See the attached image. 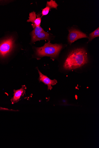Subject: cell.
<instances>
[{"label":"cell","instance_id":"cell-1","mask_svg":"<svg viewBox=\"0 0 99 148\" xmlns=\"http://www.w3.org/2000/svg\"><path fill=\"white\" fill-rule=\"evenodd\" d=\"M88 62L87 53L83 48L78 49L70 53L66 60L64 68L66 70L77 69Z\"/></svg>","mask_w":99,"mask_h":148},{"label":"cell","instance_id":"cell-2","mask_svg":"<svg viewBox=\"0 0 99 148\" xmlns=\"http://www.w3.org/2000/svg\"><path fill=\"white\" fill-rule=\"evenodd\" d=\"M62 47L61 45L51 44L49 41L44 46L36 48V55L40 57L48 56L54 58L58 56Z\"/></svg>","mask_w":99,"mask_h":148},{"label":"cell","instance_id":"cell-3","mask_svg":"<svg viewBox=\"0 0 99 148\" xmlns=\"http://www.w3.org/2000/svg\"><path fill=\"white\" fill-rule=\"evenodd\" d=\"M15 46V40L12 37L7 38L0 42V56H7L12 51Z\"/></svg>","mask_w":99,"mask_h":148},{"label":"cell","instance_id":"cell-4","mask_svg":"<svg viewBox=\"0 0 99 148\" xmlns=\"http://www.w3.org/2000/svg\"><path fill=\"white\" fill-rule=\"evenodd\" d=\"M31 35L32 43L40 40H48L50 38L49 34L44 31L40 26L34 28L31 33Z\"/></svg>","mask_w":99,"mask_h":148},{"label":"cell","instance_id":"cell-5","mask_svg":"<svg viewBox=\"0 0 99 148\" xmlns=\"http://www.w3.org/2000/svg\"><path fill=\"white\" fill-rule=\"evenodd\" d=\"M69 32L68 41L70 44H72L78 39L88 37L86 34L76 29H71L69 30Z\"/></svg>","mask_w":99,"mask_h":148},{"label":"cell","instance_id":"cell-6","mask_svg":"<svg viewBox=\"0 0 99 148\" xmlns=\"http://www.w3.org/2000/svg\"><path fill=\"white\" fill-rule=\"evenodd\" d=\"M39 74V82H43L48 86V90H51L53 88L52 86H54L57 83V80L55 79L52 80L42 74L38 69Z\"/></svg>","mask_w":99,"mask_h":148},{"label":"cell","instance_id":"cell-7","mask_svg":"<svg viewBox=\"0 0 99 148\" xmlns=\"http://www.w3.org/2000/svg\"><path fill=\"white\" fill-rule=\"evenodd\" d=\"M29 19L27 21L28 22H31L33 23L32 25L33 28L36 27L40 26L41 19L39 15H37L36 13L33 11L30 14Z\"/></svg>","mask_w":99,"mask_h":148},{"label":"cell","instance_id":"cell-8","mask_svg":"<svg viewBox=\"0 0 99 148\" xmlns=\"http://www.w3.org/2000/svg\"><path fill=\"white\" fill-rule=\"evenodd\" d=\"M26 87L24 86L20 89L17 90H14L13 97L11 100L12 103L14 104L18 102L20 100L21 97L25 93Z\"/></svg>","mask_w":99,"mask_h":148},{"label":"cell","instance_id":"cell-9","mask_svg":"<svg viewBox=\"0 0 99 148\" xmlns=\"http://www.w3.org/2000/svg\"><path fill=\"white\" fill-rule=\"evenodd\" d=\"M99 36V28H98L90 34L89 37H88L89 41H91L94 38Z\"/></svg>","mask_w":99,"mask_h":148},{"label":"cell","instance_id":"cell-10","mask_svg":"<svg viewBox=\"0 0 99 148\" xmlns=\"http://www.w3.org/2000/svg\"><path fill=\"white\" fill-rule=\"evenodd\" d=\"M58 5L55 1L51 0L49 2H47L46 6L49 7L51 9L56 8L58 7Z\"/></svg>","mask_w":99,"mask_h":148},{"label":"cell","instance_id":"cell-11","mask_svg":"<svg viewBox=\"0 0 99 148\" xmlns=\"http://www.w3.org/2000/svg\"><path fill=\"white\" fill-rule=\"evenodd\" d=\"M50 9L51 8L49 7L46 6V8L42 10V16H46L48 14Z\"/></svg>","mask_w":99,"mask_h":148},{"label":"cell","instance_id":"cell-12","mask_svg":"<svg viewBox=\"0 0 99 148\" xmlns=\"http://www.w3.org/2000/svg\"><path fill=\"white\" fill-rule=\"evenodd\" d=\"M0 110H5V111H13L12 110H10L6 108H4L1 107H0Z\"/></svg>","mask_w":99,"mask_h":148}]
</instances>
